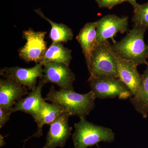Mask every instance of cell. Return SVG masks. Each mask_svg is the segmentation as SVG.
Masks as SVG:
<instances>
[{
	"instance_id": "cell-1",
	"label": "cell",
	"mask_w": 148,
	"mask_h": 148,
	"mask_svg": "<svg viewBox=\"0 0 148 148\" xmlns=\"http://www.w3.org/2000/svg\"><path fill=\"white\" fill-rule=\"evenodd\" d=\"M44 99L61 106L71 116L81 119L86 118L94 109L96 98L91 90L85 94H79L74 90H56L52 86Z\"/></svg>"
},
{
	"instance_id": "cell-2",
	"label": "cell",
	"mask_w": 148,
	"mask_h": 148,
	"mask_svg": "<svg viewBox=\"0 0 148 148\" xmlns=\"http://www.w3.org/2000/svg\"><path fill=\"white\" fill-rule=\"evenodd\" d=\"M147 30L134 25L123 38L111 45L112 49L122 58L133 62L137 66L147 65L148 47L144 40Z\"/></svg>"
},
{
	"instance_id": "cell-3",
	"label": "cell",
	"mask_w": 148,
	"mask_h": 148,
	"mask_svg": "<svg viewBox=\"0 0 148 148\" xmlns=\"http://www.w3.org/2000/svg\"><path fill=\"white\" fill-rule=\"evenodd\" d=\"M74 126L75 131L72 135L74 148H87L101 142L111 143L115 138L110 128L89 122L86 118L80 119Z\"/></svg>"
},
{
	"instance_id": "cell-4",
	"label": "cell",
	"mask_w": 148,
	"mask_h": 148,
	"mask_svg": "<svg viewBox=\"0 0 148 148\" xmlns=\"http://www.w3.org/2000/svg\"><path fill=\"white\" fill-rule=\"evenodd\" d=\"M87 66L89 77L119 78L116 60L108 40L97 44L92 51Z\"/></svg>"
},
{
	"instance_id": "cell-5",
	"label": "cell",
	"mask_w": 148,
	"mask_h": 148,
	"mask_svg": "<svg viewBox=\"0 0 148 148\" xmlns=\"http://www.w3.org/2000/svg\"><path fill=\"white\" fill-rule=\"evenodd\" d=\"M88 82L95 98L103 99L118 97L120 99H127L133 96L131 90L119 78L89 77Z\"/></svg>"
},
{
	"instance_id": "cell-6",
	"label": "cell",
	"mask_w": 148,
	"mask_h": 148,
	"mask_svg": "<svg viewBox=\"0 0 148 148\" xmlns=\"http://www.w3.org/2000/svg\"><path fill=\"white\" fill-rule=\"evenodd\" d=\"M46 34V32H35L32 29L24 30L22 36L26 43L18 50L20 58L27 63H41L47 49L45 40Z\"/></svg>"
},
{
	"instance_id": "cell-7",
	"label": "cell",
	"mask_w": 148,
	"mask_h": 148,
	"mask_svg": "<svg viewBox=\"0 0 148 148\" xmlns=\"http://www.w3.org/2000/svg\"><path fill=\"white\" fill-rule=\"evenodd\" d=\"M43 66L42 63H39L32 68L5 67L1 69L0 74L4 78L11 80L29 90H33L36 86L37 79L43 78Z\"/></svg>"
},
{
	"instance_id": "cell-8",
	"label": "cell",
	"mask_w": 148,
	"mask_h": 148,
	"mask_svg": "<svg viewBox=\"0 0 148 148\" xmlns=\"http://www.w3.org/2000/svg\"><path fill=\"white\" fill-rule=\"evenodd\" d=\"M43 66V79L46 83L54 84L62 90H74L73 84L75 76L69 66L54 62L46 63Z\"/></svg>"
},
{
	"instance_id": "cell-9",
	"label": "cell",
	"mask_w": 148,
	"mask_h": 148,
	"mask_svg": "<svg viewBox=\"0 0 148 148\" xmlns=\"http://www.w3.org/2000/svg\"><path fill=\"white\" fill-rule=\"evenodd\" d=\"M71 116L67 112H64L52 122L47 133L46 142L42 148L63 147L67 140L71 135L72 127L69 125V119Z\"/></svg>"
},
{
	"instance_id": "cell-10",
	"label": "cell",
	"mask_w": 148,
	"mask_h": 148,
	"mask_svg": "<svg viewBox=\"0 0 148 148\" xmlns=\"http://www.w3.org/2000/svg\"><path fill=\"white\" fill-rule=\"evenodd\" d=\"M97 40L100 43L111 39L115 42L114 37L118 33L123 34L128 30V17H119L115 14H108L97 21Z\"/></svg>"
},
{
	"instance_id": "cell-11",
	"label": "cell",
	"mask_w": 148,
	"mask_h": 148,
	"mask_svg": "<svg viewBox=\"0 0 148 148\" xmlns=\"http://www.w3.org/2000/svg\"><path fill=\"white\" fill-rule=\"evenodd\" d=\"M46 83L43 79L40 80L32 92L28 93L25 98H21L16 102L12 109V112L21 111L31 115L34 120L36 119L45 102L42 95V90Z\"/></svg>"
},
{
	"instance_id": "cell-12",
	"label": "cell",
	"mask_w": 148,
	"mask_h": 148,
	"mask_svg": "<svg viewBox=\"0 0 148 148\" xmlns=\"http://www.w3.org/2000/svg\"><path fill=\"white\" fill-rule=\"evenodd\" d=\"M113 51L116 60L119 78L131 90L133 96L138 92L142 81V75L133 62L122 58Z\"/></svg>"
},
{
	"instance_id": "cell-13",
	"label": "cell",
	"mask_w": 148,
	"mask_h": 148,
	"mask_svg": "<svg viewBox=\"0 0 148 148\" xmlns=\"http://www.w3.org/2000/svg\"><path fill=\"white\" fill-rule=\"evenodd\" d=\"M27 88L11 80L0 79V108L11 110L16 102L28 93Z\"/></svg>"
},
{
	"instance_id": "cell-14",
	"label": "cell",
	"mask_w": 148,
	"mask_h": 148,
	"mask_svg": "<svg viewBox=\"0 0 148 148\" xmlns=\"http://www.w3.org/2000/svg\"><path fill=\"white\" fill-rule=\"evenodd\" d=\"M97 27V21L86 23L81 29L76 37V40L82 49L86 64L90 61L92 51L98 44Z\"/></svg>"
},
{
	"instance_id": "cell-15",
	"label": "cell",
	"mask_w": 148,
	"mask_h": 148,
	"mask_svg": "<svg viewBox=\"0 0 148 148\" xmlns=\"http://www.w3.org/2000/svg\"><path fill=\"white\" fill-rule=\"evenodd\" d=\"M64 111V108L59 105L45 102L38 117L35 120L38 126L37 132L25 140V142L33 137L39 138L42 136L43 126L52 122Z\"/></svg>"
},
{
	"instance_id": "cell-16",
	"label": "cell",
	"mask_w": 148,
	"mask_h": 148,
	"mask_svg": "<svg viewBox=\"0 0 148 148\" xmlns=\"http://www.w3.org/2000/svg\"><path fill=\"white\" fill-rule=\"evenodd\" d=\"M142 75V81L137 94L130 98V102L135 110L141 114L144 118L148 115V64Z\"/></svg>"
},
{
	"instance_id": "cell-17",
	"label": "cell",
	"mask_w": 148,
	"mask_h": 148,
	"mask_svg": "<svg viewBox=\"0 0 148 148\" xmlns=\"http://www.w3.org/2000/svg\"><path fill=\"white\" fill-rule=\"evenodd\" d=\"M36 13L43 19L46 20L51 26L49 37L53 43H67L73 39V34L71 28L62 23H57L48 18L40 8L35 9Z\"/></svg>"
},
{
	"instance_id": "cell-18",
	"label": "cell",
	"mask_w": 148,
	"mask_h": 148,
	"mask_svg": "<svg viewBox=\"0 0 148 148\" xmlns=\"http://www.w3.org/2000/svg\"><path fill=\"white\" fill-rule=\"evenodd\" d=\"M72 59L71 50L63 45L62 42L52 43L47 49L41 63L49 62L63 63L69 66Z\"/></svg>"
},
{
	"instance_id": "cell-19",
	"label": "cell",
	"mask_w": 148,
	"mask_h": 148,
	"mask_svg": "<svg viewBox=\"0 0 148 148\" xmlns=\"http://www.w3.org/2000/svg\"><path fill=\"white\" fill-rule=\"evenodd\" d=\"M134 11L132 20L134 25L148 29V2L133 7Z\"/></svg>"
},
{
	"instance_id": "cell-20",
	"label": "cell",
	"mask_w": 148,
	"mask_h": 148,
	"mask_svg": "<svg viewBox=\"0 0 148 148\" xmlns=\"http://www.w3.org/2000/svg\"><path fill=\"white\" fill-rule=\"evenodd\" d=\"M99 7L111 9L118 5L125 2V0H95Z\"/></svg>"
},
{
	"instance_id": "cell-21",
	"label": "cell",
	"mask_w": 148,
	"mask_h": 148,
	"mask_svg": "<svg viewBox=\"0 0 148 148\" xmlns=\"http://www.w3.org/2000/svg\"><path fill=\"white\" fill-rule=\"evenodd\" d=\"M12 113L11 110H6L0 108V128H1L9 120Z\"/></svg>"
},
{
	"instance_id": "cell-22",
	"label": "cell",
	"mask_w": 148,
	"mask_h": 148,
	"mask_svg": "<svg viewBox=\"0 0 148 148\" xmlns=\"http://www.w3.org/2000/svg\"><path fill=\"white\" fill-rule=\"evenodd\" d=\"M125 1L128 2L130 4L133 6V7L135 6L138 3L137 1H136V0H125Z\"/></svg>"
},
{
	"instance_id": "cell-23",
	"label": "cell",
	"mask_w": 148,
	"mask_h": 148,
	"mask_svg": "<svg viewBox=\"0 0 148 148\" xmlns=\"http://www.w3.org/2000/svg\"><path fill=\"white\" fill-rule=\"evenodd\" d=\"M147 47H148V55H147V59H148V45H147Z\"/></svg>"
},
{
	"instance_id": "cell-24",
	"label": "cell",
	"mask_w": 148,
	"mask_h": 148,
	"mask_svg": "<svg viewBox=\"0 0 148 148\" xmlns=\"http://www.w3.org/2000/svg\"></svg>"
}]
</instances>
